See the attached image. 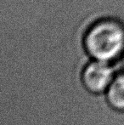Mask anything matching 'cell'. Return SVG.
<instances>
[{
	"instance_id": "3957f363",
	"label": "cell",
	"mask_w": 124,
	"mask_h": 125,
	"mask_svg": "<svg viewBox=\"0 0 124 125\" xmlns=\"http://www.w3.org/2000/svg\"><path fill=\"white\" fill-rule=\"evenodd\" d=\"M107 99L113 107L124 110V74L113 78L108 87Z\"/></svg>"
},
{
	"instance_id": "6da1fadb",
	"label": "cell",
	"mask_w": 124,
	"mask_h": 125,
	"mask_svg": "<svg viewBox=\"0 0 124 125\" xmlns=\"http://www.w3.org/2000/svg\"><path fill=\"white\" fill-rule=\"evenodd\" d=\"M85 50L94 60L109 62L124 52V25L115 19L99 21L83 38Z\"/></svg>"
},
{
	"instance_id": "7a4b0ae2",
	"label": "cell",
	"mask_w": 124,
	"mask_h": 125,
	"mask_svg": "<svg viewBox=\"0 0 124 125\" xmlns=\"http://www.w3.org/2000/svg\"><path fill=\"white\" fill-rule=\"evenodd\" d=\"M112 80L113 70L106 61L94 60L83 70V83L93 93H100L105 90Z\"/></svg>"
}]
</instances>
